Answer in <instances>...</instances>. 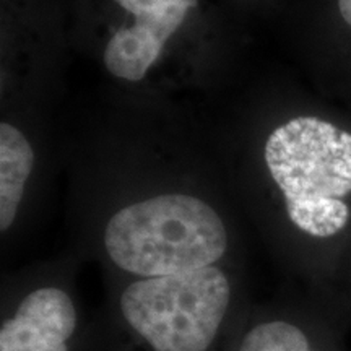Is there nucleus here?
Masks as SVG:
<instances>
[{
    "label": "nucleus",
    "mask_w": 351,
    "mask_h": 351,
    "mask_svg": "<svg viewBox=\"0 0 351 351\" xmlns=\"http://www.w3.org/2000/svg\"><path fill=\"white\" fill-rule=\"evenodd\" d=\"M263 158L289 225L314 241L343 234L351 221V132L315 116L293 117L269 135Z\"/></svg>",
    "instance_id": "7ed1b4c3"
},
{
    "label": "nucleus",
    "mask_w": 351,
    "mask_h": 351,
    "mask_svg": "<svg viewBox=\"0 0 351 351\" xmlns=\"http://www.w3.org/2000/svg\"><path fill=\"white\" fill-rule=\"evenodd\" d=\"M339 12L345 23L351 28V0H339Z\"/></svg>",
    "instance_id": "6e6552de"
},
{
    "label": "nucleus",
    "mask_w": 351,
    "mask_h": 351,
    "mask_svg": "<svg viewBox=\"0 0 351 351\" xmlns=\"http://www.w3.org/2000/svg\"><path fill=\"white\" fill-rule=\"evenodd\" d=\"M34 166L29 140L15 125H0V231L10 234L20 221L26 182Z\"/></svg>",
    "instance_id": "0eeeda50"
},
{
    "label": "nucleus",
    "mask_w": 351,
    "mask_h": 351,
    "mask_svg": "<svg viewBox=\"0 0 351 351\" xmlns=\"http://www.w3.org/2000/svg\"><path fill=\"white\" fill-rule=\"evenodd\" d=\"M90 320L62 276L15 283L3 293L0 351H85Z\"/></svg>",
    "instance_id": "20e7f679"
},
{
    "label": "nucleus",
    "mask_w": 351,
    "mask_h": 351,
    "mask_svg": "<svg viewBox=\"0 0 351 351\" xmlns=\"http://www.w3.org/2000/svg\"><path fill=\"white\" fill-rule=\"evenodd\" d=\"M320 337L287 311L251 304L228 351H330Z\"/></svg>",
    "instance_id": "423d86ee"
},
{
    "label": "nucleus",
    "mask_w": 351,
    "mask_h": 351,
    "mask_svg": "<svg viewBox=\"0 0 351 351\" xmlns=\"http://www.w3.org/2000/svg\"><path fill=\"white\" fill-rule=\"evenodd\" d=\"M251 302L230 263L119 278L85 351H228Z\"/></svg>",
    "instance_id": "f257e3e1"
},
{
    "label": "nucleus",
    "mask_w": 351,
    "mask_h": 351,
    "mask_svg": "<svg viewBox=\"0 0 351 351\" xmlns=\"http://www.w3.org/2000/svg\"><path fill=\"white\" fill-rule=\"evenodd\" d=\"M98 244L119 278H152L230 263L232 234L210 202L186 192H165L109 213Z\"/></svg>",
    "instance_id": "f03ea898"
},
{
    "label": "nucleus",
    "mask_w": 351,
    "mask_h": 351,
    "mask_svg": "<svg viewBox=\"0 0 351 351\" xmlns=\"http://www.w3.org/2000/svg\"><path fill=\"white\" fill-rule=\"evenodd\" d=\"M132 23L112 33L103 52L112 77L137 83L158 62L166 43L181 28L195 0H114Z\"/></svg>",
    "instance_id": "39448f33"
}]
</instances>
